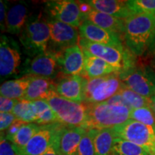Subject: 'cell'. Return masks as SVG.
<instances>
[{"instance_id": "42", "label": "cell", "mask_w": 155, "mask_h": 155, "mask_svg": "<svg viewBox=\"0 0 155 155\" xmlns=\"http://www.w3.org/2000/svg\"><path fill=\"white\" fill-rule=\"evenodd\" d=\"M154 61V65H155V55H154V61Z\"/></svg>"}, {"instance_id": "30", "label": "cell", "mask_w": 155, "mask_h": 155, "mask_svg": "<svg viewBox=\"0 0 155 155\" xmlns=\"http://www.w3.org/2000/svg\"><path fill=\"white\" fill-rule=\"evenodd\" d=\"M129 118L143 124L155 128V114L150 107L133 108Z\"/></svg>"}, {"instance_id": "37", "label": "cell", "mask_w": 155, "mask_h": 155, "mask_svg": "<svg viewBox=\"0 0 155 155\" xmlns=\"http://www.w3.org/2000/svg\"><path fill=\"white\" fill-rule=\"evenodd\" d=\"M7 3L6 2L0 1V24L2 32L6 31V20H7Z\"/></svg>"}, {"instance_id": "10", "label": "cell", "mask_w": 155, "mask_h": 155, "mask_svg": "<svg viewBox=\"0 0 155 155\" xmlns=\"http://www.w3.org/2000/svg\"><path fill=\"white\" fill-rule=\"evenodd\" d=\"M45 12L50 18L78 28L84 20L78 2L55 0L45 4Z\"/></svg>"}, {"instance_id": "17", "label": "cell", "mask_w": 155, "mask_h": 155, "mask_svg": "<svg viewBox=\"0 0 155 155\" xmlns=\"http://www.w3.org/2000/svg\"><path fill=\"white\" fill-rule=\"evenodd\" d=\"M88 129L63 126L59 131L56 146L62 155H75L83 136Z\"/></svg>"}, {"instance_id": "15", "label": "cell", "mask_w": 155, "mask_h": 155, "mask_svg": "<svg viewBox=\"0 0 155 155\" xmlns=\"http://www.w3.org/2000/svg\"><path fill=\"white\" fill-rule=\"evenodd\" d=\"M59 72H61V70L55 56L49 52H46L32 58V61L27 64L22 73L26 75L53 80L59 75Z\"/></svg>"}, {"instance_id": "14", "label": "cell", "mask_w": 155, "mask_h": 155, "mask_svg": "<svg viewBox=\"0 0 155 155\" xmlns=\"http://www.w3.org/2000/svg\"><path fill=\"white\" fill-rule=\"evenodd\" d=\"M83 19L90 21L104 30L123 37L124 32V19L116 18L111 15L101 12L92 8L86 1H79Z\"/></svg>"}, {"instance_id": "26", "label": "cell", "mask_w": 155, "mask_h": 155, "mask_svg": "<svg viewBox=\"0 0 155 155\" xmlns=\"http://www.w3.org/2000/svg\"><path fill=\"white\" fill-rule=\"evenodd\" d=\"M12 113L17 120L24 123H36L37 112L34 103L25 99L18 101Z\"/></svg>"}, {"instance_id": "5", "label": "cell", "mask_w": 155, "mask_h": 155, "mask_svg": "<svg viewBox=\"0 0 155 155\" xmlns=\"http://www.w3.org/2000/svg\"><path fill=\"white\" fill-rule=\"evenodd\" d=\"M56 117L58 123L69 127L85 128L88 121V105L67 99L54 94L46 100Z\"/></svg>"}, {"instance_id": "2", "label": "cell", "mask_w": 155, "mask_h": 155, "mask_svg": "<svg viewBox=\"0 0 155 155\" xmlns=\"http://www.w3.org/2000/svg\"><path fill=\"white\" fill-rule=\"evenodd\" d=\"M87 105L88 121L85 129L88 130L114 128L130 119L131 109L126 106L112 105L106 102Z\"/></svg>"}, {"instance_id": "23", "label": "cell", "mask_w": 155, "mask_h": 155, "mask_svg": "<svg viewBox=\"0 0 155 155\" xmlns=\"http://www.w3.org/2000/svg\"><path fill=\"white\" fill-rule=\"evenodd\" d=\"M32 79V76L26 75L22 78L9 80L3 83L0 88L1 96L6 97L10 99H22Z\"/></svg>"}, {"instance_id": "18", "label": "cell", "mask_w": 155, "mask_h": 155, "mask_svg": "<svg viewBox=\"0 0 155 155\" xmlns=\"http://www.w3.org/2000/svg\"><path fill=\"white\" fill-rule=\"evenodd\" d=\"M83 82L81 75H65L55 83V92L60 96L79 103L83 102Z\"/></svg>"}, {"instance_id": "9", "label": "cell", "mask_w": 155, "mask_h": 155, "mask_svg": "<svg viewBox=\"0 0 155 155\" xmlns=\"http://www.w3.org/2000/svg\"><path fill=\"white\" fill-rule=\"evenodd\" d=\"M50 28V47L47 52L55 54L65 48L79 44L80 32L77 28L52 18H47ZM48 45V46H49Z\"/></svg>"}, {"instance_id": "34", "label": "cell", "mask_w": 155, "mask_h": 155, "mask_svg": "<svg viewBox=\"0 0 155 155\" xmlns=\"http://www.w3.org/2000/svg\"><path fill=\"white\" fill-rule=\"evenodd\" d=\"M0 155H17L10 141L6 139L5 133H1L0 139Z\"/></svg>"}, {"instance_id": "7", "label": "cell", "mask_w": 155, "mask_h": 155, "mask_svg": "<svg viewBox=\"0 0 155 155\" xmlns=\"http://www.w3.org/2000/svg\"><path fill=\"white\" fill-rule=\"evenodd\" d=\"M116 137L131 141L143 148L149 155H155V128L132 119L113 128Z\"/></svg>"}, {"instance_id": "20", "label": "cell", "mask_w": 155, "mask_h": 155, "mask_svg": "<svg viewBox=\"0 0 155 155\" xmlns=\"http://www.w3.org/2000/svg\"><path fill=\"white\" fill-rule=\"evenodd\" d=\"M28 7L23 2L15 3L7 11L6 31L12 35H19L28 22Z\"/></svg>"}, {"instance_id": "36", "label": "cell", "mask_w": 155, "mask_h": 155, "mask_svg": "<svg viewBox=\"0 0 155 155\" xmlns=\"http://www.w3.org/2000/svg\"><path fill=\"white\" fill-rule=\"evenodd\" d=\"M25 124V123H24V122L19 121V120H15L14 123L9 127V128L7 131H6V133L5 134L6 139H7L9 141H10L11 139L14 137V136L16 134L17 131L20 129V128L22 127Z\"/></svg>"}, {"instance_id": "6", "label": "cell", "mask_w": 155, "mask_h": 155, "mask_svg": "<svg viewBox=\"0 0 155 155\" xmlns=\"http://www.w3.org/2000/svg\"><path fill=\"white\" fill-rule=\"evenodd\" d=\"M123 85L119 73L92 79L84 77L83 102L86 104L105 102L119 94Z\"/></svg>"}, {"instance_id": "22", "label": "cell", "mask_w": 155, "mask_h": 155, "mask_svg": "<svg viewBox=\"0 0 155 155\" xmlns=\"http://www.w3.org/2000/svg\"><path fill=\"white\" fill-rule=\"evenodd\" d=\"M85 57V78L92 79L117 73L111 65L99 58L83 50Z\"/></svg>"}, {"instance_id": "4", "label": "cell", "mask_w": 155, "mask_h": 155, "mask_svg": "<svg viewBox=\"0 0 155 155\" xmlns=\"http://www.w3.org/2000/svg\"><path fill=\"white\" fill-rule=\"evenodd\" d=\"M79 45L83 50L106 61L119 73L136 65L135 55L125 47H111L106 45L94 43L83 38H80Z\"/></svg>"}, {"instance_id": "31", "label": "cell", "mask_w": 155, "mask_h": 155, "mask_svg": "<svg viewBox=\"0 0 155 155\" xmlns=\"http://www.w3.org/2000/svg\"><path fill=\"white\" fill-rule=\"evenodd\" d=\"M127 5L132 14H155V0H130Z\"/></svg>"}, {"instance_id": "11", "label": "cell", "mask_w": 155, "mask_h": 155, "mask_svg": "<svg viewBox=\"0 0 155 155\" xmlns=\"http://www.w3.org/2000/svg\"><path fill=\"white\" fill-rule=\"evenodd\" d=\"M63 126L60 123L40 126V129L28 144L15 153L17 155H42L56 144L58 132Z\"/></svg>"}, {"instance_id": "28", "label": "cell", "mask_w": 155, "mask_h": 155, "mask_svg": "<svg viewBox=\"0 0 155 155\" xmlns=\"http://www.w3.org/2000/svg\"><path fill=\"white\" fill-rule=\"evenodd\" d=\"M111 155H149L144 149L131 141L116 137Z\"/></svg>"}, {"instance_id": "1", "label": "cell", "mask_w": 155, "mask_h": 155, "mask_svg": "<svg viewBox=\"0 0 155 155\" xmlns=\"http://www.w3.org/2000/svg\"><path fill=\"white\" fill-rule=\"evenodd\" d=\"M154 37V15L132 14L124 19V41L134 55L141 56L149 50Z\"/></svg>"}, {"instance_id": "29", "label": "cell", "mask_w": 155, "mask_h": 155, "mask_svg": "<svg viewBox=\"0 0 155 155\" xmlns=\"http://www.w3.org/2000/svg\"><path fill=\"white\" fill-rule=\"evenodd\" d=\"M124 84V83H123ZM119 94L126 100L131 108H140L144 107L151 108V99L147 97L141 96L133 91L132 90L127 88L123 85Z\"/></svg>"}, {"instance_id": "24", "label": "cell", "mask_w": 155, "mask_h": 155, "mask_svg": "<svg viewBox=\"0 0 155 155\" xmlns=\"http://www.w3.org/2000/svg\"><path fill=\"white\" fill-rule=\"evenodd\" d=\"M115 138L113 128L94 129L95 155H111Z\"/></svg>"}, {"instance_id": "32", "label": "cell", "mask_w": 155, "mask_h": 155, "mask_svg": "<svg viewBox=\"0 0 155 155\" xmlns=\"http://www.w3.org/2000/svg\"><path fill=\"white\" fill-rule=\"evenodd\" d=\"M75 155H95L94 129H89L83 136Z\"/></svg>"}, {"instance_id": "38", "label": "cell", "mask_w": 155, "mask_h": 155, "mask_svg": "<svg viewBox=\"0 0 155 155\" xmlns=\"http://www.w3.org/2000/svg\"><path fill=\"white\" fill-rule=\"evenodd\" d=\"M106 103H107L108 104H112V105H118V106H126V107L130 108V109L132 110V108L129 104L126 101V100L124 98L122 97L121 95L119 94H117L116 95H114V96H112L111 98H110L109 99L105 101Z\"/></svg>"}, {"instance_id": "13", "label": "cell", "mask_w": 155, "mask_h": 155, "mask_svg": "<svg viewBox=\"0 0 155 155\" xmlns=\"http://www.w3.org/2000/svg\"><path fill=\"white\" fill-rule=\"evenodd\" d=\"M21 64L19 45L11 38L1 36L0 42V75L2 78L10 76L18 71Z\"/></svg>"}, {"instance_id": "16", "label": "cell", "mask_w": 155, "mask_h": 155, "mask_svg": "<svg viewBox=\"0 0 155 155\" xmlns=\"http://www.w3.org/2000/svg\"><path fill=\"white\" fill-rule=\"evenodd\" d=\"M78 30L81 38L90 42L111 47H124L122 44L121 38L119 35L104 30L86 19L83 20Z\"/></svg>"}, {"instance_id": "39", "label": "cell", "mask_w": 155, "mask_h": 155, "mask_svg": "<svg viewBox=\"0 0 155 155\" xmlns=\"http://www.w3.org/2000/svg\"><path fill=\"white\" fill-rule=\"evenodd\" d=\"M42 155H62L58 151L56 144H54L53 146L50 147L45 152L43 153Z\"/></svg>"}, {"instance_id": "27", "label": "cell", "mask_w": 155, "mask_h": 155, "mask_svg": "<svg viewBox=\"0 0 155 155\" xmlns=\"http://www.w3.org/2000/svg\"><path fill=\"white\" fill-rule=\"evenodd\" d=\"M32 102L34 103L37 112L35 124L40 126H44L58 123L55 113L46 101L39 100Z\"/></svg>"}, {"instance_id": "40", "label": "cell", "mask_w": 155, "mask_h": 155, "mask_svg": "<svg viewBox=\"0 0 155 155\" xmlns=\"http://www.w3.org/2000/svg\"><path fill=\"white\" fill-rule=\"evenodd\" d=\"M150 99H151V108H152V110L155 114V94L150 98Z\"/></svg>"}, {"instance_id": "12", "label": "cell", "mask_w": 155, "mask_h": 155, "mask_svg": "<svg viewBox=\"0 0 155 155\" xmlns=\"http://www.w3.org/2000/svg\"><path fill=\"white\" fill-rule=\"evenodd\" d=\"M53 55L63 75L85 77V57L79 44L62 50Z\"/></svg>"}, {"instance_id": "8", "label": "cell", "mask_w": 155, "mask_h": 155, "mask_svg": "<svg viewBox=\"0 0 155 155\" xmlns=\"http://www.w3.org/2000/svg\"><path fill=\"white\" fill-rule=\"evenodd\" d=\"M119 74L124 85L133 91L149 98L155 94V70L151 66L135 65Z\"/></svg>"}, {"instance_id": "19", "label": "cell", "mask_w": 155, "mask_h": 155, "mask_svg": "<svg viewBox=\"0 0 155 155\" xmlns=\"http://www.w3.org/2000/svg\"><path fill=\"white\" fill-rule=\"evenodd\" d=\"M54 94H56L55 81L45 78L32 76L30 86L22 99L30 101H46Z\"/></svg>"}, {"instance_id": "41", "label": "cell", "mask_w": 155, "mask_h": 155, "mask_svg": "<svg viewBox=\"0 0 155 155\" xmlns=\"http://www.w3.org/2000/svg\"><path fill=\"white\" fill-rule=\"evenodd\" d=\"M149 51H150L151 53L155 55V37H154V40H153V42H152V45H151L150 49H149Z\"/></svg>"}, {"instance_id": "25", "label": "cell", "mask_w": 155, "mask_h": 155, "mask_svg": "<svg viewBox=\"0 0 155 155\" xmlns=\"http://www.w3.org/2000/svg\"><path fill=\"white\" fill-rule=\"evenodd\" d=\"M40 128V126L35 123H25L10 141L15 152L22 150Z\"/></svg>"}, {"instance_id": "3", "label": "cell", "mask_w": 155, "mask_h": 155, "mask_svg": "<svg viewBox=\"0 0 155 155\" xmlns=\"http://www.w3.org/2000/svg\"><path fill=\"white\" fill-rule=\"evenodd\" d=\"M21 44L30 56H35L47 52L50 40V28L47 18L42 15L30 17L19 38Z\"/></svg>"}, {"instance_id": "35", "label": "cell", "mask_w": 155, "mask_h": 155, "mask_svg": "<svg viewBox=\"0 0 155 155\" xmlns=\"http://www.w3.org/2000/svg\"><path fill=\"white\" fill-rule=\"evenodd\" d=\"M19 100L10 99L6 97H0V112L1 113H12L13 108Z\"/></svg>"}, {"instance_id": "43", "label": "cell", "mask_w": 155, "mask_h": 155, "mask_svg": "<svg viewBox=\"0 0 155 155\" xmlns=\"http://www.w3.org/2000/svg\"><path fill=\"white\" fill-rule=\"evenodd\" d=\"M154 15H155V14H154Z\"/></svg>"}, {"instance_id": "33", "label": "cell", "mask_w": 155, "mask_h": 155, "mask_svg": "<svg viewBox=\"0 0 155 155\" xmlns=\"http://www.w3.org/2000/svg\"><path fill=\"white\" fill-rule=\"evenodd\" d=\"M16 119V117L12 113H0V130H1V132L7 131Z\"/></svg>"}, {"instance_id": "21", "label": "cell", "mask_w": 155, "mask_h": 155, "mask_svg": "<svg viewBox=\"0 0 155 155\" xmlns=\"http://www.w3.org/2000/svg\"><path fill=\"white\" fill-rule=\"evenodd\" d=\"M92 8L110 15L116 18L126 19L132 15L127 5V1L118 0H90L86 1Z\"/></svg>"}]
</instances>
